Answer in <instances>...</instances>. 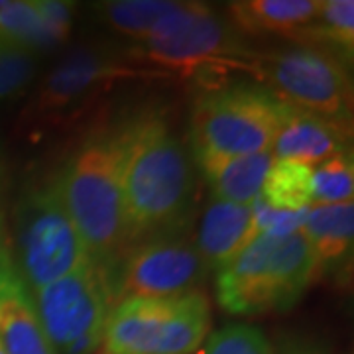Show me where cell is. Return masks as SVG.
<instances>
[{"mask_svg":"<svg viewBox=\"0 0 354 354\" xmlns=\"http://www.w3.org/2000/svg\"><path fill=\"white\" fill-rule=\"evenodd\" d=\"M140 120L130 118L88 134L57 169L65 209L109 281L127 252L122 189Z\"/></svg>","mask_w":354,"mask_h":354,"instance_id":"1","label":"cell"},{"mask_svg":"<svg viewBox=\"0 0 354 354\" xmlns=\"http://www.w3.org/2000/svg\"><path fill=\"white\" fill-rule=\"evenodd\" d=\"M193 197L195 171L185 144L164 118H142L122 189L127 250L150 236L187 227Z\"/></svg>","mask_w":354,"mask_h":354,"instance_id":"2","label":"cell"},{"mask_svg":"<svg viewBox=\"0 0 354 354\" xmlns=\"http://www.w3.org/2000/svg\"><path fill=\"white\" fill-rule=\"evenodd\" d=\"M317 276L315 256L301 228L290 234L262 232L216 272V301L230 315L286 311Z\"/></svg>","mask_w":354,"mask_h":354,"instance_id":"3","label":"cell"},{"mask_svg":"<svg viewBox=\"0 0 354 354\" xmlns=\"http://www.w3.org/2000/svg\"><path fill=\"white\" fill-rule=\"evenodd\" d=\"M8 236L14 266L30 295L91 260L65 209L57 171L32 177L22 185Z\"/></svg>","mask_w":354,"mask_h":354,"instance_id":"4","label":"cell"},{"mask_svg":"<svg viewBox=\"0 0 354 354\" xmlns=\"http://www.w3.org/2000/svg\"><path fill=\"white\" fill-rule=\"evenodd\" d=\"M132 59H144L162 69L193 75L205 71L241 69L254 50L246 46L242 34L203 2H177L164 14L146 39L130 51Z\"/></svg>","mask_w":354,"mask_h":354,"instance_id":"5","label":"cell"},{"mask_svg":"<svg viewBox=\"0 0 354 354\" xmlns=\"http://www.w3.org/2000/svg\"><path fill=\"white\" fill-rule=\"evenodd\" d=\"M288 104L266 87L232 83L203 93L191 113L195 158L248 156L274 148Z\"/></svg>","mask_w":354,"mask_h":354,"instance_id":"6","label":"cell"},{"mask_svg":"<svg viewBox=\"0 0 354 354\" xmlns=\"http://www.w3.org/2000/svg\"><path fill=\"white\" fill-rule=\"evenodd\" d=\"M211 327L201 291L165 299H122L109 313L95 354H193Z\"/></svg>","mask_w":354,"mask_h":354,"instance_id":"7","label":"cell"},{"mask_svg":"<svg viewBox=\"0 0 354 354\" xmlns=\"http://www.w3.org/2000/svg\"><path fill=\"white\" fill-rule=\"evenodd\" d=\"M270 93L290 106L353 122V81L346 62L313 46L254 51L244 64Z\"/></svg>","mask_w":354,"mask_h":354,"instance_id":"8","label":"cell"},{"mask_svg":"<svg viewBox=\"0 0 354 354\" xmlns=\"http://www.w3.org/2000/svg\"><path fill=\"white\" fill-rule=\"evenodd\" d=\"M34 309L57 354H95L111 313V281L88 260L32 293Z\"/></svg>","mask_w":354,"mask_h":354,"instance_id":"9","label":"cell"},{"mask_svg":"<svg viewBox=\"0 0 354 354\" xmlns=\"http://www.w3.org/2000/svg\"><path fill=\"white\" fill-rule=\"evenodd\" d=\"M122 258L111 290L116 301L179 297L199 291L209 274L187 227L140 241Z\"/></svg>","mask_w":354,"mask_h":354,"instance_id":"10","label":"cell"},{"mask_svg":"<svg viewBox=\"0 0 354 354\" xmlns=\"http://www.w3.org/2000/svg\"><path fill=\"white\" fill-rule=\"evenodd\" d=\"M130 55L113 48H81L55 65L39 83L28 109L32 120L51 124L79 113L114 85L146 75V69L130 64Z\"/></svg>","mask_w":354,"mask_h":354,"instance_id":"11","label":"cell"},{"mask_svg":"<svg viewBox=\"0 0 354 354\" xmlns=\"http://www.w3.org/2000/svg\"><path fill=\"white\" fill-rule=\"evenodd\" d=\"M0 344L6 354H57L14 266L8 236L0 239Z\"/></svg>","mask_w":354,"mask_h":354,"instance_id":"12","label":"cell"},{"mask_svg":"<svg viewBox=\"0 0 354 354\" xmlns=\"http://www.w3.org/2000/svg\"><path fill=\"white\" fill-rule=\"evenodd\" d=\"M351 134L353 128L346 120L321 116L288 104L272 153L276 160H291L313 167L335 153L351 150Z\"/></svg>","mask_w":354,"mask_h":354,"instance_id":"13","label":"cell"},{"mask_svg":"<svg viewBox=\"0 0 354 354\" xmlns=\"http://www.w3.org/2000/svg\"><path fill=\"white\" fill-rule=\"evenodd\" d=\"M262 234L252 205L211 199L197 228L195 246L205 266L218 272Z\"/></svg>","mask_w":354,"mask_h":354,"instance_id":"14","label":"cell"},{"mask_svg":"<svg viewBox=\"0 0 354 354\" xmlns=\"http://www.w3.org/2000/svg\"><path fill=\"white\" fill-rule=\"evenodd\" d=\"M323 0H239L227 8L242 36H279L309 46L311 26Z\"/></svg>","mask_w":354,"mask_h":354,"instance_id":"15","label":"cell"},{"mask_svg":"<svg viewBox=\"0 0 354 354\" xmlns=\"http://www.w3.org/2000/svg\"><path fill=\"white\" fill-rule=\"evenodd\" d=\"M301 232L315 256L317 274L351 264L354 242V203L309 205Z\"/></svg>","mask_w":354,"mask_h":354,"instance_id":"16","label":"cell"},{"mask_svg":"<svg viewBox=\"0 0 354 354\" xmlns=\"http://www.w3.org/2000/svg\"><path fill=\"white\" fill-rule=\"evenodd\" d=\"M71 28L46 0L6 2L0 10V46L38 55L67 39Z\"/></svg>","mask_w":354,"mask_h":354,"instance_id":"17","label":"cell"},{"mask_svg":"<svg viewBox=\"0 0 354 354\" xmlns=\"http://www.w3.org/2000/svg\"><path fill=\"white\" fill-rule=\"evenodd\" d=\"M274 160L272 150H268L248 156H201L197 158V164L201 165L215 199L234 205H254L262 193Z\"/></svg>","mask_w":354,"mask_h":354,"instance_id":"18","label":"cell"},{"mask_svg":"<svg viewBox=\"0 0 354 354\" xmlns=\"http://www.w3.org/2000/svg\"><path fill=\"white\" fill-rule=\"evenodd\" d=\"M311 174L313 167L291 162L274 160L266 176L260 199L276 211L301 213L311 205Z\"/></svg>","mask_w":354,"mask_h":354,"instance_id":"19","label":"cell"},{"mask_svg":"<svg viewBox=\"0 0 354 354\" xmlns=\"http://www.w3.org/2000/svg\"><path fill=\"white\" fill-rule=\"evenodd\" d=\"M176 6L171 0H111L95 4V14L113 32L142 44L153 24Z\"/></svg>","mask_w":354,"mask_h":354,"instance_id":"20","label":"cell"},{"mask_svg":"<svg viewBox=\"0 0 354 354\" xmlns=\"http://www.w3.org/2000/svg\"><path fill=\"white\" fill-rule=\"evenodd\" d=\"M309 46L327 50L341 59H353L354 51V2L323 0L321 12L311 26Z\"/></svg>","mask_w":354,"mask_h":354,"instance_id":"21","label":"cell"},{"mask_svg":"<svg viewBox=\"0 0 354 354\" xmlns=\"http://www.w3.org/2000/svg\"><path fill=\"white\" fill-rule=\"evenodd\" d=\"M354 162L353 152L335 153L317 164L311 174V205H335L353 201Z\"/></svg>","mask_w":354,"mask_h":354,"instance_id":"22","label":"cell"},{"mask_svg":"<svg viewBox=\"0 0 354 354\" xmlns=\"http://www.w3.org/2000/svg\"><path fill=\"white\" fill-rule=\"evenodd\" d=\"M201 354H276L262 330L252 325H227L213 333Z\"/></svg>","mask_w":354,"mask_h":354,"instance_id":"23","label":"cell"},{"mask_svg":"<svg viewBox=\"0 0 354 354\" xmlns=\"http://www.w3.org/2000/svg\"><path fill=\"white\" fill-rule=\"evenodd\" d=\"M38 71V55L0 46V104L24 93Z\"/></svg>","mask_w":354,"mask_h":354,"instance_id":"24","label":"cell"},{"mask_svg":"<svg viewBox=\"0 0 354 354\" xmlns=\"http://www.w3.org/2000/svg\"><path fill=\"white\" fill-rule=\"evenodd\" d=\"M291 354H315V353H309V351H301V348H299V351H295V353H291Z\"/></svg>","mask_w":354,"mask_h":354,"instance_id":"25","label":"cell"},{"mask_svg":"<svg viewBox=\"0 0 354 354\" xmlns=\"http://www.w3.org/2000/svg\"><path fill=\"white\" fill-rule=\"evenodd\" d=\"M4 4H6V0H0V10L4 8Z\"/></svg>","mask_w":354,"mask_h":354,"instance_id":"26","label":"cell"},{"mask_svg":"<svg viewBox=\"0 0 354 354\" xmlns=\"http://www.w3.org/2000/svg\"><path fill=\"white\" fill-rule=\"evenodd\" d=\"M0 354H6L4 353V348H2V344H0Z\"/></svg>","mask_w":354,"mask_h":354,"instance_id":"27","label":"cell"}]
</instances>
